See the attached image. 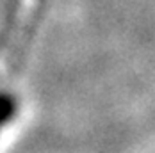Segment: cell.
Instances as JSON below:
<instances>
[{
  "label": "cell",
  "mask_w": 155,
  "mask_h": 153,
  "mask_svg": "<svg viewBox=\"0 0 155 153\" xmlns=\"http://www.w3.org/2000/svg\"><path fill=\"white\" fill-rule=\"evenodd\" d=\"M15 114V100L7 94H0V126Z\"/></svg>",
  "instance_id": "obj_1"
}]
</instances>
